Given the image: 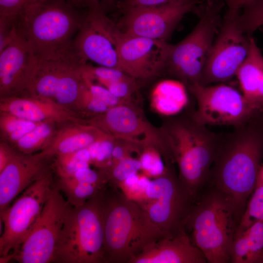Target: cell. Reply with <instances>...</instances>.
<instances>
[{"instance_id":"6da1fadb","label":"cell","mask_w":263,"mask_h":263,"mask_svg":"<svg viewBox=\"0 0 263 263\" xmlns=\"http://www.w3.org/2000/svg\"><path fill=\"white\" fill-rule=\"evenodd\" d=\"M263 155V129L255 120L219 134L207 185L224 196L240 221L256 187Z\"/></svg>"},{"instance_id":"d590c367","label":"cell","mask_w":263,"mask_h":263,"mask_svg":"<svg viewBox=\"0 0 263 263\" xmlns=\"http://www.w3.org/2000/svg\"><path fill=\"white\" fill-rule=\"evenodd\" d=\"M75 7L80 8L85 7L86 5L92 2H96L101 4L105 8L114 3L115 0H67Z\"/></svg>"},{"instance_id":"3957f363","label":"cell","mask_w":263,"mask_h":263,"mask_svg":"<svg viewBox=\"0 0 263 263\" xmlns=\"http://www.w3.org/2000/svg\"><path fill=\"white\" fill-rule=\"evenodd\" d=\"M104 263H130L146 247L164 238L146 211L117 188L101 191Z\"/></svg>"},{"instance_id":"74e56055","label":"cell","mask_w":263,"mask_h":263,"mask_svg":"<svg viewBox=\"0 0 263 263\" xmlns=\"http://www.w3.org/2000/svg\"><path fill=\"white\" fill-rule=\"evenodd\" d=\"M13 153L8 151L3 146H0V171L6 166Z\"/></svg>"},{"instance_id":"44dd1931","label":"cell","mask_w":263,"mask_h":263,"mask_svg":"<svg viewBox=\"0 0 263 263\" xmlns=\"http://www.w3.org/2000/svg\"><path fill=\"white\" fill-rule=\"evenodd\" d=\"M236 77L239 81L242 94L256 111L255 101L263 81V55L252 36L250 37L248 54L240 67Z\"/></svg>"},{"instance_id":"603a6c76","label":"cell","mask_w":263,"mask_h":263,"mask_svg":"<svg viewBox=\"0 0 263 263\" xmlns=\"http://www.w3.org/2000/svg\"><path fill=\"white\" fill-rule=\"evenodd\" d=\"M263 249V220L246 230L236 233L232 244L231 263H256Z\"/></svg>"},{"instance_id":"ac0fdd59","label":"cell","mask_w":263,"mask_h":263,"mask_svg":"<svg viewBox=\"0 0 263 263\" xmlns=\"http://www.w3.org/2000/svg\"><path fill=\"white\" fill-rule=\"evenodd\" d=\"M41 153L37 155L13 153L8 163L0 171V213L31 184L48 170Z\"/></svg>"},{"instance_id":"4fadbf2b","label":"cell","mask_w":263,"mask_h":263,"mask_svg":"<svg viewBox=\"0 0 263 263\" xmlns=\"http://www.w3.org/2000/svg\"><path fill=\"white\" fill-rule=\"evenodd\" d=\"M85 7L84 19L74 42L75 54L85 63L90 60L121 70L114 37L116 24L100 3L90 2Z\"/></svg>"},{"instance_id":"5bb4252c","label":"cell","mask_w":263,"mask_h":263,"mask_svg":"<svg viewBox=\"0 0 263 263\" xmlns=\"http://www.w3.org/2000/svg\"><path fill=\"white\" fill-rule=\"evenodd\" d=\"M206 0H171L161 5L136 7L123 12L116 24L124 33L166 41L188 13H196Z\"/></svg>"},{"instance_id":"7402d4cb","label":"cell","mask_w":263,"mask_h":263,"mask_svg":"<svg viewBox=\"0 0 263 263\" xmlns=\"http://www.w3.org/2000/svg\"><path fill=\"white\" fill-rule=\"evenodd\" d=\"M187 87L178 79H166L158 83L150 95L151 107L165 116H173L187 106L188 97Z\"/></svg>"},{"instance_id":"1f68e13d","label":"cell","mask_w":263,"mask_h":263,"mask_svg":"<svg viewBox=\"0 0 263 263\" xmlns=\"http://www.w3.org/2000/svg\"><path fill=\"white\" fill-rule=\"evenodd\" d=\"M33 0H0V22L15 24Z\"/></svg>"},{"instance_id":"b9f144b4","label":"cell","mask_w":263,"mask_h":263,"mask_svg":"<svg viewBox=\"0 0 263 263\" xmlns=\"http://www.w3.org/2000/svg\"><path fill=\"white\" fill-rule=\"evenodd\" d=\"M260 29H262L263 32V26L262 27H261Z\"/></svg>"},{"instance_id":"ba28073f","label":"cell","mask_w":263,"mask_h":263,"mask_svg":"<svg viewBox=\"0 0 263 263\" xmlns=\"http://www.w3.org/2000/svg\"><path fill=\"white\" fill-rule=\"evenodd\" d=\"M195 198L171 169L150 181L139 203L165 238L176 236L186 225Z\"/></svg>"},{"instance_id":"f35d334b","label":"cell","mask_w":263,"mask_h":263,"mask_svg":"<svg viewBox=\"0 0 263 263\" xmlns=\"http://www.w3.org/2000/svg\"><path fill=\"white\" fill-rule=\"evenodd\" d=\"M257 0H225V2L227 7L242 9Z\"/></svg>"},{"instance_id":"5b68a950","label":"cell","mask_w":263,"mask_h":263,"mask_svg":"<svg viewBox=\"0 0 263 263\" xmlns=\"http://www.w3.org/2000/svg\"><path fill=\"white\" fill-rule=\"evenodd\" d=\"M209 187L195 198L186 230H190L192 242L207 263H229L240 220L224 196Z\"/></svg>"},{"instance_id":"7a4b0ae2","label":"cell","mask_w":263,"mask_h":263,"mask_svg":"<svg viewBox=\"0 0 263 263\" xmlns=\"http://www.w3.org/2000/svg\"><path fill=\"white\" fill-rule=\"evenodd\" d=\"M85 12L67 0H33L15 23L37 60L77 56L74 42Z\"/></svg>"},{"instance_id":"484cf974","label":"cell","mask_w":263,"mask_h":263,"mask_svg":"<svg viewBox=\"0 0 263 263\" xmlns=\"http://www.w3.org/2000/svg\"><path fill=\"white\" fill-rule=\"evenodd\" d=\"M263 220V185H256L241 218L237 231L246 230Z\"/></svg>"},{"instance_id":"83f0119b","label":"cell","mask_w":263,"mask_h":263,"mask_svg":"<svg viewBox=\"0 0 263 263\" xmlns=\"http://www.w3.org/2000/svg\"><path fill=\"white\" fill-rule=\"evenodd\" d=\"M240 24L244 32L251 36L263 26V0H258L241 9Z\"/></svg>"},{"instance_id":"f546056e","label":"cell","mask_w":263,"mask_h":263,"mask_svg":"<svg viewBox=\"0 0 263 263\" xmlns=\"http://www.w3.org/2000/svg\"><path fill=\"white\" fill-rule=\"evenodd\" d=\"M38 123L24 120L6 113L0 120L3 131L11 140L16 142L34 129Z\"/></svg>"},{"instance_id":"d6986e66","label":"cell","mask_w":263,"mask_h":263,"mask_svg":"<svg viewBox=\"0 0 263 263\" xmlns=\"http://www.w3.org/2000/svg\"><path fill=\"white\" fill-rule=\"evenodd\" d=\"M203 252L186 230L175 237L162 238L146 247L130 263H206Z\"/></svg>"},{"instance_id":"52a82bcc","label":"cell","mask_w":263,"mask_h":263,"mask_svg":"<svg viewBox=\"0 0 263 263\" xmlns=\"http://www.w3.org/2000/svg\"><path fill=\"white\" fill-rule=\"evenodd\" d=\"M102 190L81 205L71 206L56 248L55 263H104Z\"/></svg>"},{"instance_id":"4dcf8cb0","label":"cell","mask_w":263,"mask_h":263,"mask_svg":"<svg viewBox=\"0 0 263 263\" xmlns=\"http://www.w3.org/2000/svg\"><path fill=\"white\" fill-rule=\"evenodd\" d=\"M139 160L141 164V169L147 176L158 177L166 170L167 167L164 165L160 152L153 146L144 148Z\"/></svg>"},{"instance_id":"4316f807","label":"cell","mask_w":263,"mask_h":263,"mask_svg":"<svg viewBox=\"0 0 263 263\" xmlns=\"http://www.w3.org/2000/svg\"><path fill=\"white\" fill-rule=\"evenodd\" d=\"M141 169L139 158L128 156L113 163L110 166L109 172L104 174L110 186L118 188L126 179L137 174Z\"/></svg>"},{"instance_id":"cb8c5ba5","label":"cell","mask_w":263,"mask_h":263,"mask_svg":"<svg viewBox=\"0 0 263 263\" xmlns=\"http://www.w3.org/2000/svg\"><path fill=\"white\" fill-rule=\"evenodd\" d=\"M104 133L97 127L84 126L63 135L51 149L41 153L46 156L55 153L61 155L70 154L88 147Z\"/></svg>"},{"instance_id":"e575fe53","label":"cell","mask_w":263,"mask_h":263,"mask_svg":"<svg viewBox=\"0 0 263 263\" xmlns=\"http://www.w3.org/2000/svg\"><path fill=\"white\" fill-rule=\"evenodd\" d=\"M171 0H121L117 3V7L122 12L136 7H153L163 5Z\"/></svg>"},{"instance_id":"2e32d148","label":"cell","mask_w":263,"mask_h":263,"mask_svg":"<svg viewBox=\"0 0 263 263\" xmlns=\"http://www.w3.org/2000/svg\"><path fill=\"white\" fill-rule=\"evenodd\" d=\"M94 124L113 137L143 147H167L154 129L131 106L123 103L110 108Z\"/></svg>"},{"instance_id":"9c48e42d","label":"cell","mask_w":263,"mask_h":263,"mask_svg":"<svg viewBox=\"0 0 263 263\" xmlns=\"http://www.w3.org/2000/svg\"><path fill=\"white\" fill-rule=\"evenodd\" d=\"M241 9L228 7L210 49L200 85L225 83L236 76L249 49L250 37L240 24Z\"/></svg>"},{"instance_id":"e0dca14e","label":"cell","mask_w":263,"mask_h":263,"mask_svg":"<svg viewBox=\"0 0 263 263\" xmlns=\"http://www.w3.org/2000/svg\"><path fill=\"white\" fill-rule=\"evenodd\" d=\"M36 63L31 46L15 27L10 42L0 51V90L2 97L28 92Z\"/></svg>"},{"instance_id":"ab89813d","label":"cell","mask_w":263,"mask_h":263,"mask_svg":"<svg viewBox=\"0 0 263 263\" xmlns=\"http://www.w3.org/2000/svg\"><path fill=\"white\" fill-rule=\"evenodd\" d=\"M263 185V165L261 166L259 171L256 185Z\"/></svg>"},{"instance_id":"277c9868","label":"cell","mask_w":263,"mask_h":263,"mask_svg":"<svg viewBox=\"0 0 263 263\" xmlns=\"http://www.w3.org/2000/svg\"><path fill=\"white\" fill-rule=\"evenodd\" d=\"M165 145L179 169L178 178L195 198L207 186L219 134L198 122L193 111L187 119H177L163 129Z\"/></svg>"},{"instance_id":"d6a6232c","label":"cell","mask_w":263,"mask_h":263,"mask_svg":"<svg viewBox=\"0 0 263 263\" xmlns=\"http://www.w3.org/2000/svg\"><path fill=\"white\" fill-rule=\"evenodd\" d=\"M86 86L95 97L104 102L110 108L127 103V101L119 98L112 94L108 89L99 84H95L83 73Z\"/></svg>"},{"instance_id":"d4e9b609","label":"cell","mask_w":263,"mask_h":263,"mask_svg":"<svg viewBox=\"0 0 263 263\" xmlns=\"http://www.w3.org/2000/svg\"><path fill=\"white\" fill-rule=\"evenodd\" d=\"M56 186L64 193L67 201L72 206L84 204L106 187L80 182L65 175H61Z\"/></svg>"},{"instance_id":"8d00e7d4","label":"cell","mask_w":263,"mask_h":263,"mask_svg":"<svg viewBox=\"0 0 263 263\" xmlns=\"http://www.w3.org/2000/svg\"><path fill=\"white\" fill-rule=\"evenodd\" d=\"M75 159L90 163L92 161L90 151L87 148L81 149L74 153L70 154Z\"/></svg>"},{"instance_id":"30bf717a","label":"cell","mask_w":263,"mask_h":263,"mask_svg":"<svg viewBox=\"0 0 263 263\" xmlns=\"http://www.w3.org/2000/svg\"><path fill=\"white\" fill-rule=\"evenodd\" d=\"M71 205L55 186L32 230L14 253L0 263H55L57 245Z\"/></svg>"},{"instance_id":"f1b7e54d","label":"cell","mask_w":263,"mask_h":263,"mask_svg":"<svg viewBox=\"0 0 263 263\" xmlns=\"http://www.w3.org/2000/svg\"><path fill=\"white\" fill-rule=\"evenodd\" d=\"M52 129L46 122H41L17 142V147L25 154H29L45 142L51 135Z\"/></svg>"},{"instance_id":"836d02e7","label":"cell","mask_w":263,"mask_h":263,"mask_svg":"<svg viewBox=\"0 0 263 263\" xmlns=\"http://www.w3.org/2000/svg\"><path fill=\"white\" fill-rule=\"evenodd\" d=\"M79 99L85 107L91 112L104 113L110 109L104 102L94 96L86 85Z\"/></svg>"},{"instance_id":"ffe728a7","label":"cell","mask_w":263,"mask_h":263,"mask_svg":"<svg viewBox=\"0 0 263 263\" xmlns=\"http://www.w3.org/2000/svg\"><path fill=\"white\" fill-rule=\"evenodd\" d=\"M0 109L24 120L41 123L51 119H61L66 117L64 112L53 105L48 99L39 98L2 97Z\"/></svg>"},{"instance_id":"60d3db41","label":"cell","mask_w":263,"mask_h":263,"mask_svg":"<svg viewBox=\"0 0 263 263\" xmlns=\"http://www.w3.org/2000/svg\"><path fill=\"white\" fill-rule=\"evenodd\" d=\"M256 263H263V249L259 254Z\"/></svg>"},{"instance_id":"8fae6325","label":"cell","mask_w":263,"mask_h":263,"mask_svg":"<svg viewBox=\"0 0 263 263\" xmlns=\"http://www.w3.org/2000/svg\"><path fill=\"white\" fill-rule=\"evenodd\" d=\"M55 186L48 171L0 213L3 225L0 237V259L19 248L38 219Z\"/></svg>"},{"instance_id":"9a60e30c","label":"cell","mask_w":263,"mask_h":263,"mask_svg":"<svg viewBox=\"0 0 263 263\" xmlns=\"http://www.w3.org/2000/svg\"><path fill=\"white\" fill-rule=\"evenodd\" d=\"M114 37L122 71L135 79H146L163 71L166 41L129 35L117 25Z\"/></svg>"},{"instance_id":"8992f818","label":"cell","mask_w":263,"mask_h":263,"mask_svg":"<svg viewBox=\"0 0 263 263\" xmlns=\"http://www.w3.org/2000/svg\"><path fill=\"white\" fill-rule=\"evenodd\" d=\"M226 5L224 0H206L191 32L175 44H169L163 71L188 87L200 84L210 49L219 31Z\"/></svg>"},{"instance_id":"7c38bea8","label":"cell","mask_w":263,"mask_h":263,"mask_svg":"<svg viewBox=\"0 0 263 263\" xmlns=\"http://www.w3.org/2000/svg\"><path fill=\"white\" fill-rule=\"evenodd\" d=\"M187 89L196 102L194 118L206 126L235 128L249 122L259 114L241 92L225 83L196 84Z\"/></svg>"}]
</instances>
